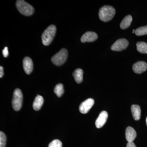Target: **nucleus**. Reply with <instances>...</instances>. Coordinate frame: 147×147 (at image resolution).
Listing matches in <instances>:
<instances>
[{"mask_svg": "<svg viewBox=\"0 0 147 147\" xmlns=\"http://www.w3.org/2000/svg\"><path fill=\"white\" fill-rule=\"evenodd\" d=\"M132 69L135 73L140 74L147 70V63L144 61H139L133 65Z\"/></svg>", "mask_w": 147, "mask_h": 147, "instance_id": "6e6552de", "label": "nucleus"}, {"mask_svg": "<svg viewBox=\"0 0 147 147\" xmlns=\"http://www.w3.org/2000/svg\"><path fill=\"white\" fill-rule=\"evenodd\" d=\"M132 21V16L127 15L123 18L120 24V27L122 29H125L130 26Z\"/></svg>", "mask_w": 147, "mask_h": 147, "instance_id": "dca6fc26", "label": "nucleus"}, {"mask_svg": "<svg viewBox=\"0 0 147 147\" xmlns=\"http://www.w3.org/2000/svg\"><path fill=\"white\" fill-rule=\"evenodd\" d=\"M108 117V114L106 111H103L100 113L95 122L96 126L100 128L104 125Z\"/></svg>", "mask_w": 147, "mask_h": 147, "instance_id": "1a4fd4ad", "label": "nucleus"}, {"mask_svg": "<svg viewBox=\"0 0 147 147\" xmlns=\"http://www.w3.org/2000/svg\"><path fill=\"white\" fill-rule=\"evenodd\" d=\"M6 137L3 131H0V147H5Z\"/></svg>", "mask_w": 147, "mask_h": 147, "instance_id": "aec40b11", "label": "nucleus"}, {"mask_svg": "<svg viewBox=\"0 0 147 147\" xmlns=\"http://www.w3.org/2000/svg\"><path fill=\"white\" fill-rule=\"evenodd\" d=\"M23 94L21 90L16 89L13 92L12 105L13 110L18 111L20 110L22 105Z\"/></svg>", "mask_w": 147, "mask_h": 147, "instance_id": "39448f33", "label": "nucleus"}, {"mask_svg": "<svg viewBox=\"0 0 147 147\" xmlns=\"http://www.w3.org/2000/svg\"><path fill=\"white\" fill-rule=\"evenodd\" d=\"M54 92L58 97H61L64 92L63 85L61 84H58L56 85L54 89Z\"/></svg>", "mask_w": 147, "mask_h": 147, "instance_id": "a211bd4d", "label": "nucleus"}, {"mask_svg": "<svg viewBox=\"0 0 147 147\" xmlns=\"http://www.w3.org/2000/svg\"><path fill=\"white\" fill-rule=\"evenodd\" d=\"M126 147H137L133 142H128L127 144Z\"/></svg>", "mask_w": 147, "mask_h": 147, "instance_id": "5701e85b", "label": "nucleus"}, {"mask_svg": "<svg viewBox=\"0 0 147 147\" xmlns=\"http://www.w3.org/2000/svg\"><path fill=\"white\" fill-rule=\"evenodd\" d=\"M3 68L2 66L0 67V78H2L3 76Z\"/></svg>", "mask_w": 147, "mask_h": 147, "instance_id": "b1692460", "label": "nucleus"}, {"mask_svg": "<svg viewBox=\"0 0 147 147\" xmlns=\"http://www.w3.org/2000/svg\"><path fill=\"white\" fill-rule=\"evenodd\" d=\"M67 56V50L65 48H63L59 52L53 56L51 59V61L55 65L61 66L65 62Z\"/></svg>", "mask_w": 147, "mask_h": 147, "instance_id": "20e7f679", "label": "nucleus"}, {"mask_svg": "<svg viewBox=\"0 0 147 147\" xmlns=\"http://www.w3.org/2000/svg\"><path fill=\"white\" fill-rule=\"evenodd\" d=\"M129 42L125 38L117 40L112 45L111 49L114 51H121L125 50L128 46Z\"/></svg>", "mask_w": 147, "mask_h": 147, "instance_id": "423d86ee", "label": "nucleus"}, {"mask_svg": "<svg viewBox=\"0 0 147 147\" xmlns=\"http://www.w3.org/2000/svg\"><path fill=\"white\" fill-rule=\"evenodd\" d=\"M62 144L60 140L55 139L49 144L48 147H62Z\"/></svg>", "mask_w": 147, "mask_h": 147, "instance_id": "412c9836", "label": "nucleus"}, {"mask_svg": "<svg viewBox=\"0 0 147 147\" xmlns=\"http://www.w3.org/2000/svg\"><path fill=\"white\" fill-rule=\"evenodd\" d=\"M16 5L18 11L25 16H31L34 12V7L25 1L23 0L17 1Z\"/></svg>", "mask_w": 147, "mask_h": 147, "instance_id": "7ed1b4c3", "label": "nucleus"}, {"mask_svg": "<svg viewBox=\"0 0 147 147\" xmlns=\"http://www.w3.org/2000/svg\"><path fill=\"white\" fill-rule=\"evenodd\" d=\"M98 38L97 34L92 32H87L82 36L81 40L82 42H92Z\"/></svg>", "mask_w": 147, "mask_h": 147, "instance_id": "9d476101", "label": "nucleus"}, {"mask_svg": "<svg viewBox=\"0 0 147 147\" xmlns=\"http://www.w3.org/2000/svg\"><path fill=\"white\" fill-rule=\"evenodd\" d=\"M135 33L136 35L139 36L147 34V26L138 28L135 31Z\"/></svg>", "mask_w": 147, "mask_h": 147, "instance_id": "6ab92c4d", "label": "nucleus"}, {"mask_svg": "<svg viewBox=\"0 0 147 147\" xmlns=\"http://www.w3.org/2000/svg\"><path fill=\"white\" fill-rule=\"evenodd\" d=\"M3 55L5 57H7L9 55L8 47H5L2 51Z\"/></svg>", "mask_w": 147, "mask_h": 147, "instance_id": "4be33fe9", "label": "nucleus"}, {"mask_svg": "<svg viewBox=\"0 0 147 147\" xmlns=\"http://www.w3.org/2000/svg\"><path fill=\"white\" fill-rule=\"evenodd\" d=\"M146 125H147V117L146 119Z\"/></svg>", "mask_w": 147, "mask_h": 147, "instance_id": "393cba45", "label": "nucleus"}, {"mask_svg": "<svg viewBox=\"0 0 147 147\" xmlns=\"http://www.w3.org/2000/svg\"><path fill=\"white\" fill-rule=\"evenodd\" d=\"M137 50L143 54H147V43L144 42H138L137 43Z\"/></svg>", "mask_w": 147, "mask_h": 147, "instance_id": "f3484780", "label": "nucleus"}, {"mask_svg": "<svg viewBox=\"0 0 147 147\" xmlns=\"http://www.w3.org/2000/svg\"><path fill=\"white\" fill-rule=\"evenodd\" d=\"M131 111L132 116L136 121L139 120L141 118V110L139 105H133L131 106Z\"/></svg>", "mask_w": 147, "mask_h": 147, "instance_id": "ddd939ff", "label": "nucleus"}, {"mask_svg": "<svg viewBox=\"0 0 147 147\" xmlns=\"http://www.w3.org/2000/svg\"><path fill=\"white\" fill-rule=\"evenodd\" d=\"M83 74H84V71L81 69H77L74 71L73 76L76 83L80 84L83 82Z\"/></svg>", "mask_w": 147, "mask_h": 147, "instance_id": "2eb2a0df", "label": "nucleus"}, {"mask_svg": "<svg viewBox=\"0 0 147 147\" xmlns=\"http://www.w3.org/2000/svg\"><path fill=\"white\" fill-rule=\"evenodd\" d=\"M56 31L57 28L55 25H51L47 27L43 32L41 37L43 45L45 46L50 45L55 37Z\"/></svg>", "mask_w": 147, "mask_h": 147, "instance_id": "f03ea898", "label": "nucleus"}, {"mask_svg": "<svg viewBox=\"0 0 147 147\" xmlns=\"http://www.w3.org/2000/svg\"><path fill=\"white\" fill-rule=\"evenodd\" d=\"M94 100L91 98H88L81 103L79 106V110L82 114H86L88 113L91 108L93 106Z\"/></svg>", "mask_w": 147, "mask_h": 147, "instance_id": "0eeeda50", "label": "nucleus"}, {"mask_svg": "<svg viewBox=\"0 0 147 147\" xmlns=\"http://www.w3.org/2000/svg\"><path fill=\"white\" fill-rule=\"evenodd\" d=\"M23 67L24 71L27 74H30L33 69V63L31 58L26 57L23 60Z\"/></svg>", "mask_w": 147, "mask_h": 147, "instance_id": "9b49d317", "label": "nucleus"}, {"mask_svg": "<svg viewBox=\"0 0 147 147\" xmlns=\"http://www.w3.org/2000/svg\"><path fill=\"white\" fill-rule=\"evenodd\" d=\"M115 13V9L112 6L105 5L99 9L98 16L101 21L108 22L112 19Z\"/></svg>", "mask_w": 147, "mask_h": 147, "instance_id": "f257e3e1", "label": "nucleus"}, {"mask_svg": "<svg viewBox=\"0 0 147 147\" xmlns=\"http://www.w3.org/2000/svg\"><path fill=\"white\" fill-rule=\"evenodd\" d=\"M43 102H44V100H43V97L41 96L38 95L35 98L33 104V109L36 111L39 110L42 107Z\"/></svg>", "mask_w": 147, "mask_h": 147, "instance_id": "4468645a", "label": "nucleus"}, {"mask_svg": "<svg viewBox=\"0 0 147 147\" xmlns=\"http://www.w3.org/2000/svg\"><path fill=\"white\" fill-rule=\"evenodd\" d=\"M137 137V133L134 129L128 127L125 130V138L128 142H133Z\"/></svg>", "mask_w": 147, "mask_h": 147, "instance_id": "f8f14e48", "label": "nucleus"}]
</instances>
